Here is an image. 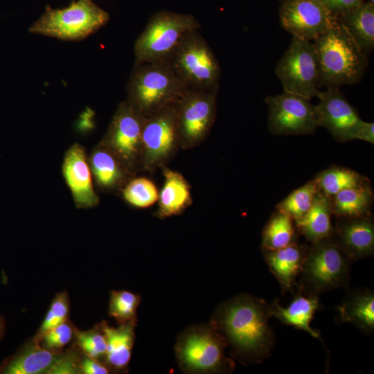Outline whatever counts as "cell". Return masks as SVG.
I'll return each mask as SVG.
<instances>
[{"label":"cell","mask_w":374,"mask_h":374,"mask_svg":"<svg viewBox=\"0 0 374 374\" xmlns=\"http://www.w3.org/2000/svg\"><path fill=\"white\" fill-rule=\"evenodd\" d=\"M271 304L248 294L229 299L216 310L211 324L242 363L257 364L267 359L275 344L269 325Z\"/></svg>","instance_id":"1"},{"label":"cell","mask_w":374,"mask_h":374,"mask_svg":"<svg viewBox=\"0 0 374 374\" xmlns=\"http://www.w3.org/2000/svg\"><path fill=\"white\" fill-rule=\"evenodd\" d=\"M313 44L319 61V87H339L359 82L368 65L366 53L339 20Z\"/></svg>","instance_id":"2"},{"label":"cell","mask_w":374,"mask_h":374,"mask_svg":"<svg viewBox=\"0 0 374 374\" xmlns=\"http://www.w3.org/2000/svg\"><path fill=\"white\" fill-rule=\"evenodd\" d=\"M188 89L169 62L139 64L127 84V101L145 117L175 105Z\"/></svg>","instance_id":"3"},{"label":"cell","mask_w":374,"mask_h":374,"mask_svg":"<svg viewBox=\"0 0 374 374\" xmlns=\"http://www.w3.org/2000/svg\"><path fill=\"white\" fill-rule=\"evenodd\" d=\"M199 28L198 21L190 15L155 12L135 42V64L170 62L183 39Z\"/></svg>","instance_id":"4"},{"label":"cell","mask_w":374,"mask_h":374,"mask_svg":"<svg viewBox=\"0 0 374 374\" xmlns=\"http://www.w3.org/2000/svg\"><path fill=\"white\" fill-rule=\"evenodd\" d=\"M331 237L312 243L307 249L301 272L299 291L307 296L346 287L350 278V258Z\"/></svg>","instance_id":"5"},{"label":"cell","mask_w":374,"mask_h":374,"mask_svg":"<svg viewBox=\"0 0 374 374\" xmlns=\"http://www.w3.org/2000/svg\"><path fill=\"white\" fill-rule=\"evenodd\" d=\"M226 344L211 325L188 328L178 337L175 355L181 368L190 373L231 372L233 361L226 357Z\"/></svg>","instance_id":"6"},{"label":"cell","mask_w":374,"mask_h":374,"mask_svg":"<svg viewBox=\"0 0 374 374\" xmlns=\"http://www.w3.org/2000/svg\"><path fill=\"white\" fill-rule=\"evenodd\" d=\"M109 20V14L93 0H77L62 9L47 5L43 15L30 26V32L78 41L96 32Z\"/></svg>","instance_id":"7"},{"label":"cell","mask_w":374,"mask_h":374,"mask_svg":"<svg viewBox=\"0 0 374 374\" xmlns=\"http://www.w3.org/2000/svg\"><path fill=\"white\" fill-rule=\"evenodd\" d=\"M169 62L190 89H217L220 77L218 61L197 30L183 39Z\"/></svg>","instance_id":"8"},{"label":"cell","mask_w":374,"mask_h":374,"mask_svg":"<svg viewBox=\"0 0 374 374\" xmlns=\"http://www.w3.org/2000/svg\"><path fill=\"white\" fill-rule=\"evenodd\" d=\"M284 91L311 100L320 92L319 66L313 42L293 37L276 68Z\"/></svg>","instance_id":"9"},{"label":"cell","mask_w":374,"mask_h":374,"mask_svg":"<svg viewBox=\"0 0 374 374\" xmlns=\"http://www.w3.org/2000/svg\"><path fill=\"white\" fill-rule=\"evenodd\" d=\"M176 104L144 117L141 166L146 170L163 165L180 145Z\"/></svg>","instance_id":"10"},{"label":"cell","mask_w":374,"mask_h":374,"mask_svg":"<svg viewBox=\"0 0 374 374\" xmlns=\"http://www.w3.org/2000/svg\"><path fill=\"white\" fill-rule=\"evenodd\" d=\"M216 90L188 89L176 104L180 146L190 148L208 135L215 118Z\"/></svg>","instance_id":"11"},{"label":"cell","mask_w":374,"mask_h":374,"mask_svg":"<svg viewBox=\"0 0 374 374\" xmlns=\"http://www.w3.org/2000/svg\"><path fill=\"white\" fill-rule=\"evenodd\" d=\"M144 116L127 100L120 103L101 141L118 157L130 174L141 160V134Z\"/></svg>","instance_id":"12"},{"label":"cell","mask_w":374,"mask_h":374,"mask_svg":"<svg viewBox=\"0 0 374 374\" xmlns=\"http://www.w3.org/2000/svg\"><path fill=\"white\" fill-rule=\"evenodd\" d=\"M269 107L268 127L275 134H312L318 127L310 100L284 91L265 98Z\"/></svg>","instance_id":"13"},{"label":"cell","mask_w":374,"mask_h":374,"mask_svg":"<svg viewBox=\"0 0 374 374\" xmlns=\"http://www.w3.org/2000/svg\"><path fill=\"white\" fill-rule=\"evenodd\" d=\"M279 17L287 32L308 41L317 38L338 20L321 0H283Z\"/></svg>","instance_id":"14"},{"label":"cell","mask_w":374,"mask_h":374,"mask_svg":"<svg viewBox=\"0 0 374 374\" xmlns=\"http://www.w3.org/2000/svg\"><path fill=\"white\" fill-rule=\"evenodd\" d=\"M314 105L317 123L339 141H350L351 134L361 120L356 109L347 101L338 87H327L317 96Z\"/></svg>","instance_id":"15"},{"label":"cell","mask_w":374,"mask_h":374,"mask_svg":"<svg viewBox=\"0 0 374 374\" xmlns=\"http://www.w3.org/2000/svg\"><path fill=\"white\" fill-rule=\"evenodd\" d=\"M62 172L64 181L78 208H90L99 202L84 148L73 143L65 152Z\"/></svg>","instance_id":"16"},{"label":"cell","mask_w":374,"mask_h":374,"mask_svg":"<svg viewBox=\"0 0 374 374\" xmlns=\"http://www.w3.org/2000/svg\"><path fill=\"white\" fill-rule=\"evenodd\" d=\"M335 231L337 242L351 260L373 256L374 226L370 215L341 218Z\"/></svg>","instance_id":"17"},{"label":"cell","mask_w":374,"mask_h":374,"mask_svg":"<svg viewBox=\"0 0 374 374\" xmlns=\"http://www.w3.org/2000/svg\"><path fill=\"white\" fill-rule=\"evenodd\" d=\"M262 250L271 272L281 286L282 292H292L296 285V278L302 271L307 249L294 242L279 249Z\"/></svg>","instance_id":"18"},{"label":"cell","mask_w":374,"mask_h":374,"mask_svg":"<svg viewBox=\"0 0 374 374\" xmlns=\"http://www.w3.org/2000/svg\"><path fill=\"white\" fill-rule=\"evenodd\" d=\"M93 179L103 190H113L125 184L130 172L112 151L100 141L88 156Z\"/></svg>","instance_id":"19"},{"label":"cell","mask_w":374,"mask_h":374,"mask_svg":"<svg viewBox=\"0 0 374 374\" xmlns=\"http://www.w3.org/2000/svg\"><path fill=\"white\" fill-rule=\"evenodd\" d=\"M164 182L159 194L156 215L166 218L179 215L192 204L190 186L179 172L163 170Z\"/></svg>","instance_id":"20"},{"label":"cell","mask_w":374,"mask_h":374,"mask_svg":"<svg viewBox=\"0 0 374 374\" xmlns=\"http://www.w3.org/2000/svg\"><path fill=\"white\" fill-rule=\"evenodd\" d=\"M330 198L319 191L309 211L295 222L298 231L312 244L332 236Z\"/></svg>","instance_id":"21"},{"label":"cell","mask_w":374,"mask_h":374,"mask_svg":"<svg viewBox=\"0 0 374 374\" xmlns=\"http://www.w3.org/2000/svg\"><path fill=\"white\" fill-rule=\"evenodd\" d=\"M320 308L317 296H307L299 291L298 294L287 308H283L274 301L271 304V315L281 323L303 330L316 339L320 334L310 327L314 313Z\"/></svg>","instance_id":"22"},{"label":"cell","mask_w":374,"mask_h":374,"mask_svg":"<svg viewBox=\"0 0 374 374\" xmlns=\"http://www.w3.org/2000/svg\"><path fill=\"white\" fill-rule=\"evenodd\" d=\"M136 321L134 319L121 323L118 328L104 323L101 325L107 343L105 355L111 367L120 370L127 366L134 344Z\"/></svg>","instance_id":"23"},{"label":"cell","mask_w":374,"mask_h":374,"mask_svg":"<svg viewBox=\"0 0 374 374\" xmlns=\"http://www.w3.org/2000/svg\"><path fill=\"white\" fill-rule=\"evenodd\" d=\"M339 21L347 29L364 53L374 47V6L370 2L338 16Z\"/></svg>","instance_id":"24"},{"label":"cell","mask_w":374,"mask_h":374,"mask_svg":"<svg viewBox=\"0 0 374 374\" xmlns=\"http://www.w3.org/2000/svg\"><path fill=\"white\" fill-rule=\"evenodd\" d=\"M373 193L369 181L343 190L330 198L332 213L340 218L369 215Z\"/></svg>","instance_id":"25"},{"label":"cell","mask_w":374,"mask_h":374,"mask_svg":"<svg viewBox=\"0 0 374 374\" xmlns=\"http://www.w3.org/2000/svg\"><path fill=\"white\" fill-rule=\"evenodd\" d=\"M340 319L366 332L374 329V294L371 290L352 293L338 307Z\"/></svg>","instance_id":"26"},{"label":"cell","mask_w":374,"mask_h":374,"mask_svg":"<svg viewBox=\"0 0 374 374\" xmlns=\"http://www.w3.org/2000/svg\"><path fill=\"white\" fill-rule=\"evenodd\" d=\"M57 353L42 347L34 340L11 359L3 370L6 374L45 373L54 362Z\"/></svg>","instance_id":"27"},{"label":"cell","mask_w":374,"mask_h":374,"mask_svg":"<svg viewBox=\"0 0 374 374\" xmlns=\"http://www.w3.org/2000/svg\"><path fill=\"white\" fill-rule=\"evenodd\" d=\"M262 249L276 250L296 242L294 220L277 209L265 225L262 234Z\"/></svg>","instance_id":"28"},{"label":"cell","mask_w":374,"mask_h":374,"mask_svg":"<svg viewBox=\"0 0 374 374\" xmlns=\"http://www.w3.org/2000/svg\"><path fill=\"white\" fill-rule=\"evenodd\" d=\"M314 179L319 191L330 198L343 190L369 181L355 170L338 166L324 170Z\"/></svg>","instance_id":"29"},{"label":"cell","mask_w":374,"mask_h":374,"mask_svg":"<svg viewBox=\"0 0 374 374\" xmlns=\"http://www.w3.org/2000/svg\"><path fill=\"white\" fill-rule=\"evenodd\" d=\"M319 191L315 179L311 180L291 193L276 208L296 222L309 211Z\"/></svg>","instance_id":"30"},{"label":"cell","mask_w":374,"mask_h":374,"mask_svg":"<svg viewBox=\"0 0 374 374\" xmlns=\"http://www.w3.org/2000/svg\"><path fill=\"white\" fill-rule=\"evenodd\" d=\"M122 195L129 204L143 208L153 205L158 200L159 192L150 179L136 177L125 183Z\"/></svg>","instance_id":"31"},{"label":"cell","mask_w":374,"mask_h":374,"mask_svg":"<svg viewBox=\"0 0 374 374\" xmlns=\"http://www.w3.org/2000/svg\"><path fill=\"white\" fill-rule=\"evenodd\" d=\"M140 301V296L131 292L112 291L109 303V315L119 324L136 319V310Z\"/></svg>","instance_id":"32"},{"label":"cell","mask_w":374,"mask_h":374,"mask_svg":"<svg viewBox=\"0 0 374 374\" xmlns=\"http://www.w3.org/2000/svg\"><path fill=\"white\" fill-rule=\"evenodd\" d=\"M69 313V299L66 292L57 294L53 299L48 312L34 340L39 341L49 330L67 321Z\"/></svg>","instance_id":"33"},{"label":"cell","mask_w":374,"mask_h":374,"mask_svg":"<svg viewBox=\"0 0 374 374\" xmlns=\"http://www.w3.org/2000/svg\"><path fill=\"white\" fill-rule=\"evenodd\" d=\"M75 344L85 355L97 359L105 355L107 343L103 332L91 330L75 331Z\"/></svg>","instance_id":"34"},{"label":"cell","mask_w":374,"mask_h":374,"mask_svg":"<svg viewBox=\"0 0 374 374\" xmlns=\"http://www.w3.org/2000/svg\"><path fill=\"white\" fill-rule=\"evenodd\" d=\"M73 333L72 326L66 321L47 331L39 341L45 348L57 353L70 342Z\"/></svg>","instance_id":"35"},{"label":"cell","mask_w":374,"mask_h":374,"mask_svg":"<svg viewBox=\"0 0 374 374\" xmlns=\"http://www.w3.org/2000/svg\"><path fill=\"white\" fill-rule=\"evenodd\" d=\"M80 358L75 349L57 355L48 370L47 374H75L80 373Z\"/></svg>","instance_id":"36"},{"label":"cell","mask_w":374,"mask_h":374,"mask_svg":"<svg viewBox=\"0 0 374 374\" xmlns=\"http://www.w3.org/2000/svg\"><path fill=\"white\" fill-rule=\"evenodd\" d=\"M328 10L338 17L363 3V0H321Z\"/></svg>","instance_id":"37"},{"label":"cell","mask_w":374,"mask_h":374,"mask_svg":"<svg viewBox=\"0 0 374 374\" xmlns=\"http://www.w3.org/2000/svg\"><path fill=\"white\" fill-rule=\"evenodd\" d=\"M354 139L362 140L370 143H374V123L360 120L354 128L350 141Z\"/></svg>","instance_id":"38"},{"label":"cell","mask_w":374,"mask_h":374,"mask_svg":"<svg viewBox=\"0 0 374 374\" xmlns=\"http://www.w3.org/2000/svg\"><path fill=\"white\" fill-rule=\"evenodd\" d=\"M80 372L84 374H107L109 370L96 359L85 355L80 360Z\"/></svg>","instance_id":"39"},{"label":"cell","mask_w":374,"mask_h":374,"mask_svg":"<svg viewBox=\"0 0 374 374\" xmlns=\"http://www.w3.org/2000/svg\"><path fill=\"white\" fill-rule=\"evenodd\" d=\"M3 323L1 318L0 317V336L1 333L3 332Z\"/></svg>","instance_id":"40"},{"label":"cell","mask_w":374,"mask_h":374,"mask_svg":"<svg viewBox=\"0 0 374 374\" xmlns=\"http://www.w3.org/2000/svg\"><path fill=\"white\" fill-rule=\"evenodd\" d=\"M374 0H369V2L373 3Z\"/></svg>","instance_id":"41"}]
</instances>
